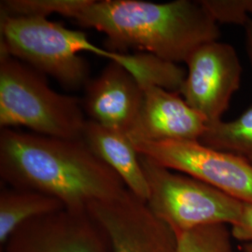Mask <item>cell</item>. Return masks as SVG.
Returning <instances> with one entry per match:
<instances>
[{
  "mask_svg": "<svg viewBox=\"0 0 252 252\" xmlns=\"http://www.w3.org/2000/svg\"><path fill=\"white\" fill-rule=\"evenodd\" d=\"M0 177L9 187L58 199L64 208L86 210L117 198L127 188L82 139L1 129Z\"/></svg>",
  "mask_w": 252,
  "mask_h": 252,
  "instance_id": "1",
  "label": "cell"
},
{
  "mask_svg": "<svg viewBox=\"0 0 252 252\" xmlns=\"http://www.w3.org/2000/svg\"><path fill=\"white\" fill-rule=\"evenodd\" d=\"M69 18L102 32L108 51L148 53L175 63H185L199 46L220 36L199 0H75Z\"/></svg>",
  "mask_w": 252,
  "mask_h": 252,
  "instance_id": "2",
  "label": "cell"
},
{
  "mask_svg": "<svg viewBox=\"0 0 252 252\" xmlns=\"http://www.w3.org/2000/svg\"><path fill=\"white\" fill-rule=\"evenodd\" d=\"M0 52L48 75L71 90L86 85L90 66L81 53L117 62L121 54L92 42L85 33L46 17L0 15Z\"/></svg>",
  "mask_w": 252,
  "mask_h": 252,
  "instance_id": "3",
  "label": "cell"
},
{
  "mask_svg": "<svg viewBox=\"0 0 252 252\" xmlns=\"http://www.w3.org/2000/svg\"><path fill=\"white\" fill-rule=\"evenodd\" d=\"M87 119L81 101L51 88L45 75L0 52V127L81 139Z\"/></svg>",
  "mask_w": 252,
  "mask_h": 252,
  "instance_id": "4",
  "label": "cell"
},
{
  "mask_svg": "<svg viewBox=\"0 0 252 252\" xmlns=\"http://www.w3.org/2000/svg\"><path fill=\"white\" fill-rule=\"evenodd\" d=\"M139 155L150 190L147 205L175 234L202 226L233 225L239 219L244 202Z\"/></svg>",
  "mask_w": 252,
  "mask_h": 252,
  "instance_id": "5",
  "label": "cell"
},
{
  "mask_svg": "<svg viewBox=\"0 0 252 252\" xmlns=\"http://www.w3.org/2000/svg\"><path fill=\"white\" fill-rule=\"evenodd\" d=\"M139 154L188 175L244 203H252V164L199 141L134 142Z\"/></svg>",
  "mask_w": 252,
  "mask_h": 252,
  "instance_id": "6",
  "label": "cell"
},
{
  "mask_svg": "<svg viewBox=\"0 0 252 252\" xmlns=\"http://www.w3.org/2000/svg\"><path fill=\"white\" fill-rule=\"evenodd\" d=\"M180 94L208 125L221 121L239 89L242 66L234 47L219 39L199 46L187 61Z\"/></svg>",
  "mask_w": 252,
  "mask_h": 252,
  "instance_id": "7",
  "label": "cell"
},
{
  "mask_svg": "<svg viewBox=\"0 0 252 252\" xmlns=\"http://www.w3.org/2000/svg\"><path fill=\"white\" fill-rule=\"evenodd\" d=\"M87 209L106 232L112 252H179L175 232L128 189Z\"/></svg>",
  "mask_w": 252,
  "mask_h": 252,
  "instance_id": "8",
  "label": "cell"
},
{
  "mask_svg": "<svg viewBox=\"0 0 252 252\" xmlns=\"http://www.w3.org/2000/svg\"><path fill=\"white\" fill-rule=\"evenodd\" d=\"M1 252H112L108 235L86 210H62L30 220Z\"/></svg>",
  "mask_w": 252,
  "mask_h": 252,
  "instance_id": "9",
  "label": "cell"
},
{
  "mask_svg": "<svg viewBox=\"0 0 252 252\" xmlns=\"http://www.w3.org/2000/svg\"><path fill=\"white\" fill-rule=\"evenodd\" d=\"M138 115L128 135L133 142L199 141L207 119L189 107L179 93L148 85Z\"/></svg>",
  "mask_w": 252,
  "mask_h": 252,
  "instance_id": "10",
  "label": "cell"
},
{
  "mask_svg": "<svg viewBox=\"0 0 252 252\" xmlns=\"http://www.w3.org/2000/svg\"><path fill=\"white\" fill-rule=\"evenodd\" d=\"M143 98L144 88L135 76L124 65L108 61L84 86L81 104L88 120L128 133Z\"/></svg>",
  "mask_w": 252,
  "mask_h": 252,
  "instance_id": "11",
  "label": "cell"
},
{
  "mask_svg": "<svg viewBox=\"0 0 252 252\" xmlns=\"http://www.w3.org/2000/svg\"><path fill=\"white\" fill-rule=\"evenodd\" d=\"M81 139L92 153L117 173L127 189L147 203L150 190L140 155L127 133L87 119Z\"/></svg>",
  "mask_w": 252,
  "mask_h": 252,
  "instance_id": "12",
  "label": "cell"
},
{
  "mask_svg": "<svg viewBox=\"0 0 252 252\" xmlns=\"http://www.w3.org/2000/svg\"><path fill=\"white\" fill-rule=\"evenodd\" d=\"M61 201L31 189L6 187L0 191V246L28 221L62 210Z\"/></svg>",
  "mask_w": 252,
  "mask_h": 252,
  "instance_id": "13",
  "label": "cell"
},
{
  "mask_svg": "<svg viewBox=\"0 0 252 252\" xmlns=\"http://www.w3.org/2000/svg\"><path fill=\"white\" fill-rule=\"evenodd\" d=\"M199 142L233 153L252 164V106L233 121L208 125Z\"/></svg>",
  "mask_w": 252,
  "mask_h": 252,
  "instance_id": "14",
  "label": "cell"
},
{
  "mask_svg": "<svg viewBox=\"0 0 252 252\" xmlns=\"http://www.w3.org/2000/svg\"><path fill=\"white\" fill-rule=\"evenodd\" d=\"M176 235L179 252H234L225 224L202 226Z\"/></svg>",
  "mask_w": 252,
  "mask_h": 252,
  "instance_id": "15",
  "label": "cell"
},
{
  "mask_svg": "<svg viewBox=\"0 0 252 252\" xmlns=\"http://www.w3.org/2000/svg\"><path fill=\"white\" fill-rule=\"evenodd\" d=\"M217 24L246 27L252 20V0H199Z\"/></svg>",
  "mask_w": 252,
  "mask_h": 252,
  "instance_id": "16",
  "label": "cell"
},
{
  "mask_svg": "<svg viewBox=\"0 0 252 252\" xmlns=\"http://www.w3.org/2000/svg\"><path fill=\"white\" fill-rule=\"evenodd\" d=\"M232 236L238 241L252 243V203H244L241 215L231 225Z\"/></svg>",
  "mask_w": 252,
  "mask_h": 252,
  "instance_id": "17",
  "label": "cell"
},
{
  "mask_svg": "<svg viewBox=\"0 0 252 252\" xmlns=\"http://www.w3.org/2000/svg\"><path fill=\"white\" fill-rule=\"evenodd\" d=\"M246 31V45H247V52L249 54V58L251 60L252 65V20L245 27Z\"/></svg>",
  "mask_w": 252,
  "mask_h": 252,
  "instance_id": "18",
  "label": "cell"
},
{
  "mask_svg": "<svg viewBox=\"0 0 252 252\" xmlns=\"http://www.w3.org/2000/svg\"><path fill=\"white\" fill-rule=\"evenodd\" d=\"M244 252H252V243H245L242 246Z\"/></svg>",
  "mask_w": 252,
  "mask_h": 252,
  "instance_id": "19",
  "label": "cell"
}]
</instances>
